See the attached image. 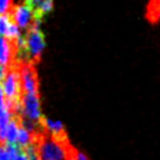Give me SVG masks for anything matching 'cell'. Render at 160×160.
Wrapping results in <instances>:
<instances>
[{"mask_svg": "<svg viewBox=\"0 0 160 160\" xmlns=\"http://www.w3.org/2000/svg\"><path fill=\"white\" fill-rule=\"evenodd\" d=\"M35 144L40 160H69L74 149L68 138H55L48 132L36 136Z\"/></svg>", "mask_w": 160, "mask_h": 160, "instance_id": "1", "label": "cell"}, {"mask_svg": "<svg viewBox=\"0 0 160 160\" xmlns=\"http://www.w3.org/2000/svg\"><path fill=\"white\" fill-rule=\"evenodd\" d=\"M15 65L19 71L21 94H39V78L35 64L31 61H16Z\"/></svg>", "mask_w": 160, "mask_h": 160, "instance_id": "2", "label": "cell"}, {"mask_svg": "<svg viewBox=\"0 0 160 160\" xmlns=\"http://www.w3.org/2000/svg\"><path fill=\"white\" fill-rule=\"evenodd\" d=\"M10 20L19 26L20 30H29L30 28L35 25H40L42 19H39L32 9L25 4L24 1H20L19 4H14L11 11L9 12Z\"/></svg>", "mask_w": 160, "mask_h": 160, "instance_id": "3", "label": "cell"}, {"mask_svg": "<svg viewBox=\"0 0 160 160\" xmlns=\"http://www.w3.org/2000/svg\"><path fill=\"white\" fill-rule=\"evenodd\" d=\"M1 88L5 95L6 104L14 105L20 102L21 98V86H20V78H19V71L16 65H11L8 68L6 75L4 80L1 81Z\"/></svg>", "mask_w": 160, "mask_h": 160, "instance_id": "4", "label": "cell"}, {"mask_svg": "<svg viewBox=\"0 0 160 160\" xmlns=\"http://www.w3.org/2000/svg\"><path fill=\"white\" fill-rule=\"evenodd\" d=\"M21 118L31 120L34 122H42V114L40 108V96L39 94H21Z\"/></svg>", "mask_w": 160, "mask_h": 160, "instance_id": "5", "label": "cell"}, {"mask_svg": "<svg viewBox=\"0 0 160 160\" xmlns=\"http://www.w3.org/2000/svg\"><path fill=\"white\" fill-rule=\"evenodd\" d=\"M18 40L0 36V64L6 68L11 66L16 61L18 55Z\"/></svg>", "mask_w": 160, "mask_h": 160, "instance_id": "6", "label": "cell"}, {"mask_svg": "<svg viewBox=\"0 0 160 160\" xmlns=\"http://www.w3.org/2000/svg\"><path fill=\"white\" fill-rule=\"evenodd\" d=\"M22 1L32 9V11L39 19H42L44 15L51 12L54 9V0H22Z\"/></svg>", "mask_w": 160, "mask_h": 160, "instance_id": "7", "label": "cell"}, {"mask_svg": "<svg viewBox=\"0 0 160 160\" xmlns=\"http://www.w3.org/2000/svg\"><path fill=\"white\" fill-rule=\"evenodd\" d=\"M42 125H44L45 132H48L49 135L55 136V138H68V134H66L65 128H64V125H62L61 121L51 120V119L44 116Z\"/></svg>", "mask_w": 160, "mask_h": 160, "instance_id": "8", "label": "cell"}, {"mask_svg": "<svg viewBox=\"0 0 160 160\" xmlns=\"http://www.w3.org/2000/svg\"><path fill=\"white\" fill-rule=\"evenodd\" d=\"M145 18L151 24L160 22V0H149V4L146 6Z\"/></svg>", "mask_w": 160, "mask_h": 160, "instance_id": "9", "label": "cell"}, {"mask_svg": "<svg viewBox=\"0 0 160 160\" xmlns=\"http://www.w3.org/2000/svg\"><path fill=\"white\" fill-rule=\"evenodd\" d=\"M10 22H11V20H10L9 15H0V36L8 35Z\"/></svg>", "mask_w": 160, "mask_h": 160, "instance_id": "10", "label": "cell"}, {"mask_svg": "<svg viewBox=\"0 0 160 160\" xmlns=\"http://www.w3.org/2000/svg\"><path fill=\"white\" fill-rule=\"evenodd\" d=\"M14 6V0H0V15H9Z\"/></svg>", "mask_w": 160, "mask_h": 160, "instance_id": "11", "label": "cell"}, {"mask_svg": "<svg viewBox=\"0 0 160 160\" xmlns=\"http://www.w3.org/2000/svg\"><path fill=\"white\" fill-rule=\"evenodd\" d=\"M0 160H11V156L4 144H0Z\"/></svg>", "mask_w": 160, "mask_h": 160, "instance_id": "12", "label": "cell"}, {"mask_svg": "<svg viewBox=\"0 0 160 160\" xmlns=\"http://www.w3.org/2000/svg\"><path fill=\"white\" fill-rule=\"evenodd\" d=\"M11 160H29V159H28L25 151H24L22 149H19V150L11 156Z\"/></svg>", "mask_w": 160, "mask_h": 160, "instance_id": "13", "label": "cell"}, {"mask_svg": "<svg viewBox=\"0 0 160 160\" xmlns=\"http://www.w3.org/2000/svg\"><path fill=\"white\" fill-rule=\"evenodd\" d=\"M6 71H8V68H6L5 65L0 64V84H1V81L4 80V78H5V75H6Z\"/></svg>", "mask_w": 160, "mask_h": 160, "instance_id": "14", "label": "cell"}]
</instances>
